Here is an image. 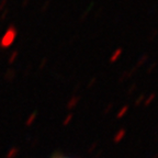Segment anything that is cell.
<instances>
[{"label": "cell", "instance_id": "6da1fadb", "mask_svg": "<svg viewBox=\"0 0 158 158\" xmlns=\"http://www.w3.org/2000/svg\"><path fill=\"white\" fill-rule=\"evenodd\" d=\"M52 158H70V157L63 155V154H60V153H56L55 155H53V157H52Z\"/></svg>", "mask_w": 158, "mask_h": 158}]
</instances>
